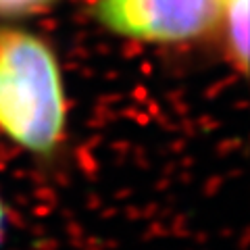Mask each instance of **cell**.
Masks as SVG:
<instances>
[{
  "instance_id": "cell-1",
  "label": "cell",
  "mask_w": 250,
  "mask_h": 250,
  "mask_svg": "<svg viewBox=\"0 0 250 250\" xmlns=\"http://www.w3.org/2000/svg\"><path fill=\"white\" fill-rule=\"evenodd\" d=\"M67 129V94L54 48L25 27L0 25V134L34 156H52Z\"/></svg>"
},
{
  "instance_id": "cell-2",
  "label": "cell",
  "mask_w": 250,
  "mask_h": 250,
  "mask_svg": "<svg viewBox=\"0 0 250 250\" xmlns=\"http://www.w3.org/2000/svg\"><path fill=\"white\" fill-rule=\"evenodd\" d=\"M92 17L113 36L144 44H190L223 27V0H94Z\"/></svg>"
},
{
  "instance_id": "cell-3",
  "label": "cell",
  "mask_w": 250,
  "mask_h": 250,
  "mask_svg": "<svg viewBox=\"0 0 250 250\" xmlns=\"http://www.w3.org/2000/svg\"><path fill=\"white\" fill-rule=\"evenodd\" d=\"M223 34L233 65L246 71L248 65V0H223Z\"/></svg>"
},
{
  "instance_id": "cell-4",
  "label": "cell",
  "mask_w": 250,
  "mask_h": 250,
  "mask_svg": "<svg viewBox=\"0 0 250 250\" xmlns=\"http://www.w3.org/2000/svg\"><path fill=\"white\" fill-rule=\"evenodd\" d=\"M59 0H0V19H17L48 11Z\"/></svg>"
},
{
  "instance_id": "cell-5",
  "label": "cell",
  "mask_w": 250,
  "mask_h": 250,
  "mask_svg": "<svg viewBox=\"0 0 250 250\" xmlns=\"http://www.w3.org/2000/svg\"><path fill=\"white\" fill-rule=\"evenodd\" d=\"M4 229H6V207H4V200L0 198V240L4 236Z\"/></svg>"
}]
</instances>
